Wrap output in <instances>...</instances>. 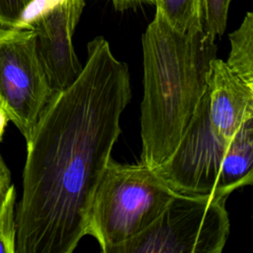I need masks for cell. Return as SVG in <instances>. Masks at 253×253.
Here are the masks:
<instances>
[{
    "instance_id": "7",
    "label": "cell",
    "mask_w": 253,
    "mask_h": 253,
    "mask_svg": "<svg viewBox=\"0 0 253 253\" xmlns=\"http://www.w3.org/2000/svg\"><path fill=\"white\" fill-rule=\"evenodd\" d=\"M84 6L85 0H56L24 23L34 32L37 53L53 93L66 89L82 72L72 37Z\"/></svg>"
},
{
    "instance_id": "2",
    "label": "cell",
    "mask_w": 253,
    "mask_h": 253,
    "mask_svg": "<svg viewBox=\"0 0 253 253\" xmlns=\"http://www.w3.org/2000/svg\"><path fill=\"white\" fill-rule=\"evenodd\" d=\"M214 38L203 29L181 33L156 8L142 35L143 99L140 163L156 168L174 152L207 90Z\"/></svg>"
},
{
    "instance_id": "3",
    "label": "cell",
    "mask_w": 253,
    "mask_h": 253,
    "mask_svg": "<svg viewBox=\"0 0 253 253\" xmlns=\"http://www.w3.org/2000/svg\"><path fill=\"white\" fill-rule=\"evenodd\" d=\"M175 194L155 169L111 157L93 195L87 234L109 253L147 229Z\"/></svg>"
},
{
    "instance_id": "5",
    "label": "cell",
    "mask_w": 253,
    "mask_h": 253,
    "mask_svg": "<svg viewBox=\"0 0 253 253\" xmlns=\"http://www.w3.org/2000/svg\"><path fill=\"white\" fill-rule=\"evenodd\" d=\"M52 94L32 29L0 26V102L26 141Z\"/></svg>"
},
{
    "instance_id": "6",
    "label": "cell",
    "mask_w": 253,
    "mask_h": 253,
    "mask_svg": "<svg viewBox=\"0 0 253 253\" xmlns=\"http://www.w3.org/2000/svg\"><path fill=\"white\" fill-rule=\"evenodd\" d=\"M228 144L211 128L206 90L176 149L153 169L175 193L224 196L219 178Z\"/></svg>"
},
{
    "instance_id": "12",
    "label": "cell",
    "mask_w": 253,
    "mask_h": 253,
    "mask_svg": "<svg viewBox=\"0 0 253 253\" xmlns=\"http://www.w3.org/2000/svg\"><path fill=\"white\" fill-rule=\"evenodd\" d=\"M16 196L12 185L0 208V253H16Z\"/></svg>"
},
{
    "instance_id": "16",
    "label": "cell",
    "mask_w": 253,
    "mask_h": 253,
    "mask_svg": "<svg viewBox=\"0 0 253 253\" xmlns=\"http://www.w3.org/2000/svg\"><path fill=\"white\" fill-rule=\"evenodd\" d=\"M108 1L111 2L114 8L118 11H124L129 8H133L143 3L155 5V0H108Z\"/></svg>"
},
{
    "instance_id": "14",
    "label": "cell",
    "mask_w": 253,
    "mask_h": 253,
    "mask_svg": "<svg viewBox=\"0 0 253 253\" xmlns=\"http://www.w3.org/2000/svg\"><path fill=\"white\" fill-rule=\"evenodd\" d=\"M33 0H0V26L16 27L25 23Z\"/></svg>"
},
{
    "instance_id": "9",
    "label": "cell",
    "mask_w": 253,
    "mask_h": 253,
    "mask_svg": "<svg viewBox=\"0 0 253 253\" xmlns=\"http://www.w3.org/2000/svg\"><path fill=\"white\" fill-rule=\"evenodd\" d=\"M253 183V117L247 118L230 140L219 178V192L229 195Z\"/></svg>"
},
{
    "instance_id": "18",
    "label": "cell",
    "mask_w": 253,
    "mask_h": 253,
    "mask_svg": "<svg viewBox=\"0 0 253 253\" xmlns=\"http://www.w3.org/2000/svg\"><path fill=\"white\" fill-rule=\"evenodd\" d=\"M33 1H34V2H35V1H36V0H33Z\"/></svg>"
},
{
    "instance_id": "8",
    "label": "cell",
    "mask_w": 253,
    "mask_h": 253,
    "mask_svg": "<svg viewBox=\"0 0 253 253\" xmlns=\"http://www.w3.org/2000/svg\"><path fill=\"white\" fill-rule=\"evenodd\" d=\"M207 94L211 128L229 143L241 124L253 117V85L245 82L224 60L214 57L210 62Z\"/></svg>"
},
{
    "instance_id": "1",
    "label": "cell",
    "mask_w": 253,
    "mask_h": 253,
    "mask_svg": "<svg viewBox=\"0 0 253 253\" xmlns=\"http://www.w3.org/2000/svg\"><path fill=\"white\" fill-rule=\"evenodd\" d=\"M130 97L127 65L94 38L79 77L52 94L26 141L16 253H71L87 235L93 195Z\"/></svg>"
},
{
    "instance_id": "15",
    "label": "cell",
    "mask_w": 253,
    "mask_h": 253,
    "mask_svg": "<svg viewBox=\"0 0 253 253\" xmlns=\"http://www.w3.org/2000/svg\"><path fill=\"white\" fill-rule=\"evenodd\" d=\"M12 185L10 170L0 155V208Z\"/></svg>"
},
{
    "instance_id": "11",
    "label": "cell",
    "mask_w": 253,
    "mask_h": 253,
    "mask_svg": "<svg viewBox=\"0 0 253 253\" xmlns=\"http://www.w3.org/2000/svg\"><path fill=\"white\" fill-rule=\"evenodd\" d=\"M168 23L181 33L203 29L202 0H155Z\"/></svg>"
},
{
    "instance_id": "17",
    "label": "cell",
    "mask_w": 253,
    "mask_h": 253,
    "mask_svg": "<svg viewBox=\"0 0 253 253\" xmlns=\"http://www.w3.org/2000/svg\"><path fill=\"white\" fill-rule=\"evenodd\" d=\"M9 121H10L9 116H8L4 106L0 102V141L3 138L4 132H5V129H6V126H7Z\"/></svg>"
},
{
    "instance_id": "10",
    "label": "cell",
    "mask_w": 253,
    "mask_h": 253,
    "mask_svg": "<svg viewBox=\"0 0 253 253\" xmlns=\"http://www.w3.org/2000/svg\"><path fill=\"white\" fill-rule=\"evenodd\" d=\"M230 51L225 61L245 82L253 85V14L247 12L240 26L228 36Z\"/></svg>"
},
{
    "instance_id": "13",
    "label": "cell",
    "mask_w": 253,
    "mask_h": 253,
    "mask_svg": "<svg viewBox=\"0 0 253 253\" xmlns=\"http://www.w3.org/2000/svg\"><path fill=\"white\" fill-rule=\"evenodd\" d=\"M231 0H202L203 30L213 37L222 36L226 29Z\"/></svg>"
},
{
    "instance_id": "4",
    "label": "cell",
    "mask_w": 253,
    "mask_h": 253,
    "mask_svg": "<svg viewBox=\"0 0 253 253\" xmlns=\"http://www.w3.org/2000/svg\"><path fill=\"white\" fill-rule=\"evenodd\" d=\"M227 198L176 193L147 229L109 253H220L230 228Z\"/></svg>"
}]
</instances>
